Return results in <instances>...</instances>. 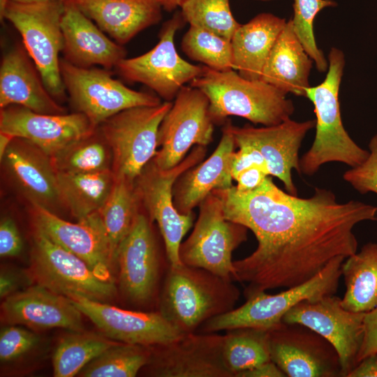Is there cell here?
I'll list each match as a JSON object with an SVG mask.
<instances>
[{
  "mask_svg": "<svg viewBox=\"0 0 377 377\" xmlns=\"http://www.w3.org/2000/svg\"><path fill=\"white\" fill-rule=\"evenodd\" d=\"M212 192L221 200L225 217L255 235L258 246L233 261L232 280L246 284V299L276 288H290L312 279L334 258L357 251L355 226L377 221V206L360 201L339 202L330 190L316 188L299 198L267 177L257 188L235 186Z\"/></svg>",
  "mask_w": 377,
  "mask_h": 377,
  "instance_id": "1",
  "label": "cell"
},
{
  "mask_svg": "<svg viewBox=\"0 0 377 377\" xmlns=\"http://www.w3.org/2000/svg\"><path fill=\"white\" fill-rule=\"evenodd\" d=\"M240 296L234 281L203 268L168 265L157 311L182 334L235 308Z\"/></svg>",
  "mask_w": 377,
  "mask_h": 377,
  "instance_id": "2",
  "label": "cell"
},
{
  "mask_svg": "<svg viewBox=\"0 0 377 377\" xmlns=\"http://www.w3.org/2000/svg\"><path fill=\"white\" fill-rule=\"evenodd\" d=\"M324 80L306 90L314 106L316 135L311 147L300 159V173L314 175L321 165L330 162L343 163L354 168L369 154L350 137L341 119L339 94L345 66V55L332 47Z\"/></svg>",
  "mask_w": 377,
  "mask_h": 377,
  "instance_id": "3",
  "label": "cell"
},
{
  "mask_svg": "<svg viewBox=\"0 0 377 377\" xmlns=\"http://www.w3.org/2000/svg\"><path fill=\"white\" fill-rule=\"evenodd\" d=\"M190 86L208 98L214 124L237 116L255 124L272 126L290 119L295 110L286 94L261 80L246 79L234 69L221 71L203 65L202 74Z\"/></svg>",
  "mask_w": 377,
  "mask_h": 377,
  "instance_id": "4",
  "label": "cell"
},
{
  "mask_svg": "<svg viewBox=\"0 0 377 377\" xmlns=\"http://www.w3.org/2000/svg\"><path fill=\"white\" fill-rule=\"evenodd\" d=\"M316 126V119L297 121L289 119L280 124L263 127L230 124L236 147L232 162V175L251 168L267 176L275 177L286 191L297 195L292 171L300 173L299 150L306 133Z\"/></svg>",
  "mask_w": 377,
  "mask_h": 377,
  "instance_id": "5",
  "label": "cell"
},
{
  "mask_svg": "<svg viewBox=\"0 0 377 377\" xmlns=\"http://www.w3.org/2000/svg\"><path fill=\"white\" fill-rule=\"evenodd\" d=\"M65 0L30 3L8 1L2 20L20 34L24 47L34 62L49 93L58 102L66 97L60 73L59 53L64 47L61 18Z\"/></svg>",
  "mask_w": 377,
  "mask_h": 377,
  "instance_id": "6",
  "label": "cell"
},
{
  "mask_svg": "<svg viewBox=\"0 0 377 377\" xmlns=\"http://www.w3.org/2000/svg\"><path fill=\"white\" fill-rule=\"evenodd\" d=\"M345 260L342 256L333 258L312 279L277 294L261 292L253 295L240 306L208 320L197 332L213 333L241 327L270 330L279 325L284 315L299 302L334 295Z\"/></svg>",
  "mask_w": 377,
  "mask_h": 377,
  "instance_id": "7",
  "label": "cell"
},
{
  "mask_svg": "<svg viewBox=\"0 0 377 377\" xmlns=\"http://www.w3.org/2000/svg\"><path fill=\"white\" fill-rule=\"evenodd\" d=\"M172 103L137 106L124 110L103 121L99 134L112 156L115 178L135 181L157 151L158 130Z\"/></svg>",
  "mask_w": 377,
  "mask_h": 377,
  "instance_id": "8",
  "label": "cell"
},
{
  "mask_svg": "<svg viewBox=\"0 0 377 377\" xmlns=\"http://www.w3.org/2000/svg\"><path fill=\"white\" fill-rule=\"evenodd\" d=\"M207 148L195 145L177 165L159 168L150 161L135 180L142 209L157 223L170 265H179V248L183 237L192 227L195 214L179 213L173 202L172 188L180 175L205 159Z\"/></svg>",
  "mask_w": 377,
  "mask_h": 377,
  "instance_id": "9",
  "label": "cell"
},
{
  "mask_svg": "<svg viewBox=\"0 0 377 377\" xmlns=\"http://www.w3.org/2000/svg\"><path fill=\"white\" fill-rule=\"evenodd\" d=\"M34 283L68 297L107 302L116 297L115 281L98 276L81 258L34 227L30 267Z\"/></svg>",
  "mask_w": 377,
  "mask_h": 377,
  "instance_id": "10",
  "label": "cell"
},
{
  "mask_svg": "<svg viewBox=\"0 0 377 377\" xmlns=\"http://www.w3.org/2000/svg\"><path fill=\"white\" fill-rule=\"evenodd\" d=\"M59 68L71 105L96 128L128 108L162 103L158 96L127 87L114 79L110 70L76 66L64 58L60 59Z\"/></svg>",
  "mask_w": 377,
  "mask_h": 377,
  "instance_id": "11",
  "label": "cell"
},
{
  "mask_svg": "<svg viewBox=\"0 0 377 377\" xmlns=\"http://www.w3.org/2000/svg\"><path fill=\"white\" fill-rule=\"evenodd\" d=\"M199 208L192 232L180 245V260L232 279V253L246 241L248 228L225 217L222 201L214 192L200 202Z\"/></svg>",
  "mask_w": 377,
  "mask_h": 377,
  "instance_id": "12",
  "label": "cell"
},
{
  "mask_svg": "<svg viewBox=\"0 0 377 377\" xmlns=\"http://www.w3.org/2000/svg\"><path fill=\"white\" fill-rule=\"evenodd\" d=\"M186 22L181 11L165 22L158 43L149 51L124 58L115 68L125 80L143 84L165 101L175 98L185 84L200 76L203 66L190 64L178 54L174 43L176 32Z\"/></svg>",
  "mask_w": 377,
  "mask_h": 377,
  "instance_id": "13",
  "label": "cell"
},
{
  "mask_svg": "<svg viewBox=\"0 0 377 377\" xmlns=\"http://www.w3.org/2000/svg\"><path fill=\"white\" fill-rule=\"evenodd\" d=\"M152 223L142 208L117 249L116 266L124 298L138 306L154 302L158 309L162 261Z\"/></svg>",
  "mask_w": 377,
  "mask_h": 377,
  "instance_id": "14",
  "label": "cell"
},
{
  "mask_svg": "<svg viewBox=\"0 0 377 377\" xmlns=\"http://www.w3.org/2000/svg\"><path fill=\"white\" fill-rule=\"evenodd\" d=\"M214 124L209 101L199 89L184 86L162 120L153 158L162 170L179 164L195 145L207 147L213 140Z\"/></svg>",
  "mask_w": 377,
  "mask_h": 377,
  "instance_id": "15",
  "label": "cell"
},
{
  "mask_svg": "<svg viewBox=\"0 0 377 377\" xmlns=\"http://www.w3.org/2000/svg\"><path fill=\"white\" fill-rule=\"evenodd\" d=\"M341 300L332 295L302 301L284 315L282 322L305 326L328 341L339 355L342 377H347L357 364L365 313L346 309Z\"/></svg>",
  "mask_w": 377,
  "mask_h": 377,
  "instance_id": "16",
  "label": "cell"
},
{
  "mask_svg": "<svg viewBox=\"0 0 377 377\" xmlns=\"http://www.w3.org/2000/svg\"><path fill=\"white\" fill-rule=\"evenodd\" d=\"M223 338L195 332L149 346V362L141 371L154 377H233L224 361Z\"/></svg>",
  "mask_w": 377,
  "mask_h": 377,
  "instance_id": "17",
  "label": "cell"
},
{
  "mask_svg": "<svg viewBox=\"0 0 377 377\" xmlns=\"http://www.w3.org/2000/svg\"><path fill=\"white\" fill-rule=\"evenodd\" d=\"M269 353L286 376L342 377L336 349L305 326L282 322L270 330Z\"/></svg>",
  "mask_w": 377,
  "mask_h": 377,
  "instance_id": "18",
  "label": "cell"
},
{
  "mask_svg": "<svg viewBox=\"0 0 377 377\" xmlns=\"http://www.w3.org/2000/svg\"><path fill=\"white\" fill-rule=\"evenodd\" d=\"M97 128L83 114H49L10 105L1 109L0 132L25 139L53 158Z\"/></svg>",
  "mask_w": 377,
  "mask_h": 377,
  "instance_id": "19",
  "label": "cell"
},
{
  "mask_svg": "<svg viewBox=\"0 0 377 377\" xmlns=\"http://www.w3.org/2000/svg\"><path fill=\"white\" fill-rule=\"evenodd\" d=\"M68 298L104 336L116 341L152 346L184 334L158 311L124 309L80 296Z\"/></svg>",
  "mask_w": 377,
  "mask_h": 377,
  "instance_id": "20",
  "label": "cell"
},
{
  "mask_svg": "<svg viewBox=\"0 0 377 377\" xmlns=\"http://www.w3.org/2000/svg\"><path fill=\"white\" fill-rule=\"evenodd\" d=\"M1 309V320L7 325L84 331L83 314L72 301L36 283L3 299Z\"/></svg>",
  "mask_w": 377,
  "mask_h": 377,
  "instance_id": "21",
  "label": "cell"
},
{
  "mask_svg": "<svg viewBox=\"0 0 377 377\" xmlns=\"http://www.w3.org/2000/svg\"><path fill=\"white\" fill-rule=\"evenodd\" d=\"M1 161L8 176L31 205L57 214L56 211L63 203L57 171L50 156L28 140L15 137Z\"/></svg>",
  "mask_w": 377,
  "mask_h": 377,
  "instance_id": "22",
  "label": "cell"
},
{
  "mask_svg": "<svg viewBox=\"0 0 377 377\" xmlns=\"http://www.w3.org/2000/svg\"><path fill=\"white\" fill-rule=\"evenodd\" d=\"M64 59L83 68L96 65L111 70L126 58L123 45L110 39L73 0H65L61 18Z\"/></svg>",
  "mask_w": 377,
  "mask_h": 377,
  "instance_id": "23",
  "label": "cell"
},
{
  "mask_svg": "<svg viewBox=\"0 0 377 377\" xmlns=\"http://www.w3.org/2000/svg\"><path fill=\"white\" fill-rule=\"evenodd\" d=\"M34 227L49 238L84 260L101 279L114 281L116 266L108 246L98 230L86 219L72 223L39 206L32 205Z\"/></svg>",
  "mask_w": 377,
  "mask_h": 377,
  "instance_id": "24",
  "label": "cell"
},
{
  "mask_svg": "<svg viewBox=\"0 0 377 377\" xmlns=\"http://www.w3.org/2000/svg\"><path fill=\"white\" fill-rule=\"evenodd\" d=\"M230 124V121H226L219 143L213 153L186 170L175 181L172 188L173 202L179 213L193 212V209L213 191L233 186L231 171L236 145Z\"/></svg>",
  "mask_w": 377,
  "mask_h": 377,
  "instance_id": "25",
  "label": "cell"
},
{
  "mask_svg": "<svg viewBox=\"0 0 377 377\" xmlns=\"http://www.w3.org/2000/svg\"><path fill=\"white\" fill-rule=\"evenodd\" d=\"M17 105L42 114H60L66 109L49 93L24 47L3 54L0 66V108Z\"/></svg>",
  "mask_w": 377,
  "mask_h": 377,
  "instance_id": "26",
  "label": "cell"
},
{
  "mask_svg": "<svg viewBox=\"0 0 377 377\" xmlns=\"http://www.w3.org/2000/svg\"><path fill=\"white\" fill-rule=\"evenodd\" d=\"M73 1L86 16L121 45L162 18L158 0Z\"/></svg>",
  "mask_w": 377,
  "mask_h": 377,
  "instance_id": "27",
  "label": "cell"
},
{
  "mask_svg": "<svg viewBox=\"0 0 377 377\" xmlns=\"http://www.w3.org/2000/svg\"><path fill=\"white\" fill-rule=\"evenodd\" d=\"M313 64L295 35L290 19L267 57L260 80L286 94L305 97Z\"/></svg>",
  "mask_w": 377,
  "mask_h": 377,
  "instance_id": "28",
  "label": "cell"
},
{
  "mask_svg": "<svg viewBox=\"0 0 377 377\" xmlns=\"http://www.w3.org/2000/svg\"><path fill=\"white\" fill-rule=\"evenodd\" d=\"M287 21L272 13L240 24L231 38L234 70L246 79L260 80L267 57Z\"/></svg>",
  "mask_w": 377,
  "mask_h": 377,
  "instance_id": "29",
  "label": "cell"
},
{
  "mask_svg": "<svg viewBox=\"0 0 377 377\" xmlns=\"http://www.w3.org/2000/svg\"><path fill=\"white\" fill-rule=\"evenodd\" d=\"M141 209L135 181L119 177L115 178L112 191L101 209L84 219L101 233L115 265L117 249Z\"/></svg>",
  "mask_w": 377,
  "mask_h": 377,
  "instance_id": "30",
  "label": "cell"
},
{
  "mask_svg": "<svg viewBox=\"0 0 377 377\" xmlns=\"http://www.w3.org/2000/svg\"><path fill=\"white\" fill-rule=\"evenodd\" d=\"M345 293L341 300L347 310L367 313L377 306V243L364 244L346 258L342 267Z\"/></svg>",
  "mask_w": 377,
  "mask_h": 377,
  "instance_id": "31",
  "label": "cell"
},
{
  "mask_svg": "<svg viewBox=\"0 0 377 377\" xmlns=\"http://www.w3.org/2000/svg\"><path fill=\"white\" fill-rule=\"evenodd\" d=\"M63 205L80 221L97 212L108 198L115 182L112 170L73 174L57 172Z\"/></svg>",
  "mask_w": 377,
  "mask_h": 377,
  "instance_id": "32",
  "label": "cell"
},
{
  "mask_svg": "<svg viewBox=\"0 0 377 377\" xmlns=\"http://www.w3.org/2000/svg\"><path fill=\"white\" fill-rule=\"evenodd\" d=\"M223 336L224 361L233 377L271 360L269 330L235 328Z\"/></svg>",
  "mask_w": 377,
  "mask_h": 377,
  "instance_id": "33",
  "label": "cell"
},
{
  "mask_svg": "<svg viewBox=\"0 0 377 377\" xmlns=\"http://www.w3.org/2000/svg\"><path fill=\"white\" fill-rule=\"evenodd\" d=\"M117 342L94 333L71 332L61 338L54 350V376L77 375L92 360Z\"/></svg>",
  "mask_w": 377,
  "mask_h": 377,
  "instance_id": "34",
  "label": "cell"
},
{
  "mask_svg": "<svg viewBox=\"0 0 377 377\" xmlns=\"http://www.w3.org/2000/svg\"><path fill=\"white\" fill-rule=\"evenodd\" d=\"M149 346L117 342L88 363L82 377H134L148 363Z\"/></svg>",
  "mask_w": 377,
  "mask_h": 377,
  "instance_id": "35",
  "label": "cell"
},
{
  "mask_svg": "<svg viewBox=\"0 0 377 377\" xmlns=\"http://www.w3.org/2000/svg\"><path fill=\"white\" fill-rule=\"evenodd\" d=\"M96 133L75 142L52 158L57 171L87 174L112 170L111 150L101 135L97 138Z\"/></svg>",
  "mask_w": 377,
  "mask_h": 377,
  "instance_id": "36",
  "label": "cell"
},
{
  "mask_svg": "<svg viewBox=\"0 0 377 377\" xmlns=\"http://www.w3.org/2000/svg\"><path fill=\"white\" fill-rule=\"evenodd\" d=\"M182 50L191 59L216 71L234 69L231 40L190 26L182 40Z\"/></svg>",
  "mask_w": 377,
  "mask_h": 377,
  "instance_id": "37",
  "label": "cell"
},
{
  "mask_svg": "<svg viewBox=\"0 0 377 377\" xmlns=\"http://www.w3.org/2000/svg\"><path fill=\"white\" fill-rule=\"evenodd\" d=\"M181 13L190 26H195L231 40L241 24L230 10L229 0H184Z\"/></svg>",
  "mask_w": 377,
  "mask_h": 377,
  "instance_id": "38",
  "label": "cell"
},
{
  "mask_svg": "<svg viewBox=\"0 0 377 377\" xmlns=\"http://www.w3.org/2000/svg\"><path fill=\"white\" fill-rule=\"evenodd\" d=\"M335 6L332 0H294L293 31L319 72L327 71L328 61L316 44L313 22L320 10Z\"/></svg>",
  "mask_w": 377,
  "mask_h": 377,
  "instance_id": "39",
  "label": "cell"
},
{
  "mask_svg": "<svg viewBox=\"0 0 377 377\" xmlns=\"http://www.w3.org/2000/svg\"><path fill=\"white\" fill-rule=\"evenodd\" d=\"M41 343L35 332L17 325H7L0 331V361L14 363L31 354Z\"/></svg>",
  "mask_w": 377,
  "mask_h": 377,
  "instance_id": "40",
  "label": "cell"
},
{
  "mask_svg": "<svg viewBox=\"0 0 377 377\" xmlns=\"http://www.w3.org/2000/svg\"><path fill=\"white\" fill-rule=\"evenodd\" d=\"M368 147L367 158L343 175V179L362 195L367 193L377 194V133L371 138Z\"/></svg>",
  "mask_w": 377,
  "mask_h": 377,
  "instance_id": "41",
  "label": "cell"
},
{
  "mask_svg": "<svg viewBox=\"0 0 377 377\" xmlns=\"http://www.w3.org/2000/svg\"><path fill=\"white\" fill-rule=\"evenodd\" d=\"M34 283L29 269L3 267L0 272V297L5 299Z\"/></svg>",
  "mask_w": 377,
  "mask_h": 377,
  "instance_id": "42",
  "label": "cell"
},
{
  "mask_svg": "<svg viewBox=\"0 0 377 377\" xmlns=\"http://www.w3.org/2000/svg\"><path fill=\"white\" fill-rule=\"evenodd\" d=\"M23 242L15 222L10 217L0 222V256L15 257L22 251Z\"/></svg>",
  "mask_w": 377,
  "mask_h": 377,
  "instance_id": "43",
  "label": "cell"
},
{
  "mask_svg": "<svg viewBox=\"0 0 377 377\" xmlns=\"http://www.w3.org/2000/svg\"><path fill=\"white\" fill-rule=\"evenodd\" d=\"M375 353H377V306L364 314V335L357 357V364Z\"/></svg>",
  "mask_w": 377,
  "mask_h": 377,
  "instance_id": "44",
  "label": "cell"
},
{
  "mask_svg": "<svg viewBox=\"0 0 377 377\" xmlns=\"http://www.w3.org/2000/svg\"><path fill=\"white\" fill-rule=\"evenodd\" d=\"M236 377H286L272 360L238 374Z\"/></svg>",
  "mask_w": 377,
  "mask_h": 377,
  "instance_id": "45",
  "label": "cell"
},
{
  "mask_svg": "<svg viewBox=\"0 0 377 377\" xmlns=\"http://www.w3.org/2000/svg\"><path fill=\"white\" fill-rule=\"evenodd\" d=\"M347 377H377V353L361 360Z\"/></svg>",
  "mask_w": 377,
  "mask_h": 377,
  "instance_id": "46",
  "label": "cell"
},
{
  "mask_svg": "<svg viewBox=\"0 0 377 377\" xmlns=\"http://www.w3.org/2000/svg\"><path fill=\"white\" fill-rule=\"evenodd\" d=\"M15 137L4 132H0V160L3 158L5 152Z\"/></svg>",
  "mask_w": 377,
  "mask_h": 377,
  "instance_id": "47",
  "label": "cell"
},
{
  "mask_svg": "<svg viewBox=\"0 0 377 377\" xmlns=\"http://www.w3.org/2000/svg\"><path fill=\"white\" fill-rule=\"evenodd\" d=\"M163 9L168 11L172 12L175 10L177 7H180L182 3L184 0H158Z\"/></svg>",
  "mask_w": 377,
  "mask_h": 377,
  "instance_id": "48",
  "label": "cell"
},
{
  "mask_svg": "<svg viewBox=\"0 0 377 377\" xmlns=\"http://www.w3.org/2000/svg\"><path fill=\"white\" fill-rule=\"evenodd\" d=\"M14 2H18V3H30L34 1H38L41 0H8Z\"/></svg>",
  "mask_w": 377,
  "mask_h": 377,
  "instance_id": "49",
  "label": "cell"
},
{
  "mask_svg": "<svg viewBox=\"0 0 377 377\" xmlns=\"http://www.w3.org/2000/svg\"><path fill=\"white\" fill-rule=\"evenodd\" d=\"M260 1H271V0H260Z\"/></svg>",
  "mask_w": 377,
  "mask_h": 377,
  "instance_id": "50",
  "label": "cell"
}]
</instances>
